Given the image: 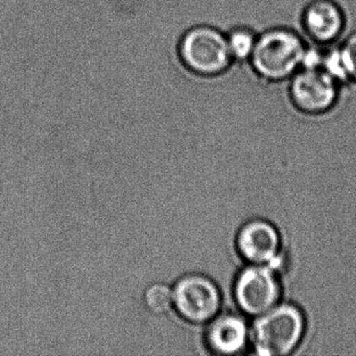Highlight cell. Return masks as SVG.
Listing matches in <instances>:
<instances>
[{
	"mask_svg": "<svg viewBox=\"0 0 356 356\" xmlns=\"http://www.w3.org/2000/svg\"><path fill=\"white\" fill-rule=\"evenodd\" d=\"M307 322L301 308L291 302L277 304L254 321L250 341L259 356L289 355L305 337Z\"/></svg>",
	"mask_w": 356,
	"mask_h": 356,
	"instance_id": "1",
	"label": "cell"
},
{
	"mask_svg": "<svg viewBox=\"0 0 356 356\" xmlns=\"http://www.w3.org/2000/svg\"><path fill=\"white\" fill-rule=\"evenodd\" d=\"M306 47V41L293 31L272 29L258 35L250 63L266 80H289L301 68Z\"/></svg>",
	"mask_w": 356,
	"mask_h": 356,
	"instance_id": "2",
	"label": "cell"
},
{
	"mask_svg": "<svg viewBox=\"0 0 356 356\" xmlns=\"http://www.w3.org/2000/svg\"><path fill=\"white\" fill-rule=\"evenodd\" d=\"M172 308L185 322L207 324L220 314L222 293L218 283L208 275L188 273L172 287Z\"/></svg>",
	"mask_w": 356,
	"mask_h": 356,
	"instance_id": "3",
	"label": "cell"
},
{
	"mask_svg": "<svg viewBox=\"0 0 356 356\" xmlns=\"http://www.w3.org/2000/svg\"><path fill=\"white\" fill-rule=\"evenodd\" d=\"M179 55L191 72L200 76H216L232 63L227 36L209 26L191 28L179 45Z\"/></svg>",
	"mask_w": 356,
	"mask_h": 356,
	"instance_id": "4",
	"label": "cell"
},
{
	"mask_svg": "<svg viewBox=\"0 0 356 356\" xmlns=\"http://www.w3.org/2000/svg\"><path fill=\"white\" fill-rule=\"evenodd\" d=\"M231 293L235 305L243 314L258 316L279 303L282 284L272 266L249 264L237 273Z\"/></svg>",
	"mask_w": 356,
	"mask_h": 356,
	"instance_id": "5",
	"label": "cell"
},
{
	"mask_svg": "<svg viewBox=\"0 0 356 356\" xmlns=\"http://www.w3.org/2000/svg\"><path fill=\"white\" fill-rule=\"evenodd\" d=\"M282 237L270 220L262 218L245 220L234 237V248L241 262L270 266L280 273L283 266Z\"/></svg>",
	"mask_w": 356,
	"mask_h": 356,
	"instance_id": "6",
	"label": "cell"
},
{
	"mask_svg": "<svg viewBox=\"0 0 356 356\" xmlns=\"http://www.w3.org/2000/svg\"><path fill=\"white\" fill-rule=\"evenodd\" d=\"M289 88L291 101L300 111L318 114L334 105L341 85L323 70L300 68L289 79Z\"/></svg>",
	"mask_w": 356,
	"mask_h": 356,
	"instance_id": "7",
	"label": "cell"
},
{
	"mask_svg": "<svg viewBox=\"0 0 356 356\" xmlns=\"http://www.w3.org/2000/svg\"><path fill=\"white\" fill-rule=\"evenodd\" d=\"M250 329L241 314L232 312L216 314L207 323L204 345L210 354L236 355L247 350Z\"/></svg>",
	"mask_w": 356,
	"mask_h": 356,
	"instance_id": "8",
	"label": "cell"
},
{
	"mask_svg": "<svg viewBox=\"0 0 356 356\" xmlns=\"http://www.w3.org/2000/svg\"><path fill=\"white\" fill-rule=\"evenodd\" d=\"M302 24L310 44H339L345 29V17L333 0H314L306 7Z\"/></svg>",
	"mask_w": 356,
	"mask_h": 356,
	"instance_id": "9",
	"label": "cell"
},
{
	"mask_svg": "<svg viewBox=\"0 0 356 356\" xmlns=\"http://www.w3.org/2000/svg\"><path fill=\"white\" fill-rule=\"evenodd\" d=\"M226 36L233 61H250L257 42L258 35L251 29L238 26L231 30Z\"/></svg>",
	"mask_w": 356,
	"mask_h": 356,
	"instance_id": "10",
	"label": "cell"
},
{
	"mask_svg": "<svg viewBox=\"0 0 356 356\" xmlns=\"http://www.w3.org/2000/svg\"><path fill=\"white\" fill-rule=\"evenodd\" d=\"M143 302L153 314H166L172 307V287L161 282L149 285L143 293Z\"/></svg>",
	"mask_w": 356,
	"mask_h": 356,
	"instance_id": "11",
	"label": "cell"
},
{
	"mask_svg": "<svg viewBox=\"0 0 356 356\" xmlns=\"http://www.w3.org/2000/svg\"><path fill=\"white\" fill-rule=\"evenodd\" d=\"M350 82L356 83V33L339 43Z\"/></svg>",
	"mask_w": 356,
	"mask_h": 356,
	"instance_id": "12",
	"label": "cell"
}]
</instances>
